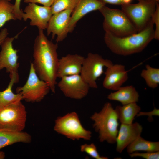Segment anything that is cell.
Listing matches in <instances>:
<instances>
[{"label":"cell","instance_id":"cell-1","mask_svg":"<svg viewBox=\"0 0 159 159\" xmlns=\"http://www.w3.org/2000/svg\"><path fill=\"white\" fill-rule=\"evenodd\" d=\"M58 45L49 40L43 30L38 29L33 46V61L35 71L39 78L47 82L50 90L55 92L57 72L59 59Z\"/></svg>","mask_w":159,"mask_h":159},{"label":"cell","instance_id":"cell-2","mask_svg":"<svg viewBox=\"0 0 159 159\" xmlns=\"http://www.w3.org/2000/svg\"><path fill=\"white\" fill-rule=\"evenodd\" d=\"M104 40L109 49L114 53L126 56L143 50L154 39V24L151 19L140 32L127 36H116L105 31Z\"/></svg>","mask_w":159,"mask_h":159},{"label":"cell","instance_id":"cell-3","mask_svg":"<svg viewBox=\"0 0 159 159\" xmlns=\"http://www.w3.org/2000/svg\"><path fill=\"white\" fill-rule=\"evenodd\" d=\"M90 118L94 122L93 127L98 133L100 142L116 143L118 131V119L111 103H106L100 112H95Z\"/></svg>","mask_w":159,"mask_h":159},{"label":"cell","instance_id":"cell-4","mask_svg":"<svg viewBox=\"0 0 159 159\" xmlns=\"http://www.w3.org/2000/svg\"><path fill=\"white\" fill-rule=\"evenodd\" d=\"M99 11L104 18L103 26L105 31H109L120 37L138 32L133 24L122 10L111 8L105 5Z\"/></svg>","mask_w":159,"mask_h":159},{"label":"cell","instance_id":"cell-5","mask_svg":"<svg viewBox=\"0 0 159 159\" xmlns=\"http://www.w3.org/2000/svg\"><path fill=\"white\" fill-rule=\"evenodd\" d=\"M136 4L121 6V10L133 24L138 32L143 29L150 21L158 2L154 0H140Z\"/></svg>","mask_w":159,"mask_h":159},{"label":"cell","instance_id":"cell-6","mask_svg":"<svg viewBox=\"0 0 159 159\" xmlns=\"http://www.w3.org/2000/svg\"><path fill=\"white\" fill-rule=\"evenodd\" d=\"M54 130L73 140L80 139L89 140L92 137V132L84 128L75 112L57 117L55 121Z\"/></svg>","mask_w":159,"mask_h":159},{"label":"cell","instance_id":"cell-7","mask_svg":"<svg viewBox=\"0 0 159 159\" xmlns=\"http://www.w3.org/2000/svg\"><path fill=\"white\" fill-rule=\"evenodd\" d=\"M50 90L49 86L46 82L40 79L34 68L32 62L27 80L22 87L16 89L17 93L22 95L23 100L31 102H38L42 100Z\"/></svg>","mask_w":159,"mask_h":159},{"label":"cell","instance_id":"cell-8","mask_svg":"<svg viewBox=\"0 0 159 159\" xmlns=\"http://www.w3.org/2000/svg\"><path fill=\"white\" fill-rule=\"evenodd\" d=\"M27 112L21 102L0 107V128L21 131L25 127Z\"/></svg>","mask_w":159,"mask_h":159},{"label":"cell","instance_id":"cell-9","mask_svg":"<svg viewBox=\"0 0 159 159\" xmlns=\"http://www.w3.org/2000/svg\"><path fill=\"white\" fill-rule=\"evenodd\" d=\"M113 64L111 61L104 59L97 54L89 53L85 58L80 75L90 88H97L96 80L104 72V68Z\"/></svg>","mask_w":159,"mask_h":159},{"label":"cell","instance_id":"cell-10","mask_svg":"<svg viewBox=\"0 0 159 159\" xmlns=\"http://www.w3.org/2000/svg\"><path fill=\"white\" fill-rule=\"evenodd\" d=\"M7 37L1 44L0 52V71L3 68L9 73L10 79L14 80L16 83L19 80L18 68L19 64L18 62V51L13 46L14 39L18 36Z\"/></svg>","mask_w":159,"mask_h":159},{"label":"cell","instance_id":"cell-11","mask_svg":"<svg viewBox=\"0 0 159 159\" xmlns=\"http://www.w3.org/2000/svg\"><path fill=\"white\" fill-rule=\"evenodd\" d=\"M61 79L57 86L66 97L80 100L87 95L90 87L80 74L65 76Z\"/></svg>","mask_w":159,"mask_h":159},{"label":"cell","instance_id":"cell-12","mask_svg":"<svg viewBox=\"0 0 159 159\" xmlns=\"http://www.w3.org/2000/svg\"><path fill=\"white\" fill-rule=\"evenodd\" d=\"M73 9L64 10L52 14L46 28L48 36L52 34V39L55 35L57 42L63 41L69 33V24Z\"/></svg>","mask_w":159,"mask_h":159},{"label":"cell","instance_id":"cell-13","mask_svg":"<svg viewBox=\"0 0 159 159\" xmlns=\"http://www.w3.org/2000/svg\"><path fill=\"white\" fill-rule=\"evenodd\" d=\"M23 12L22 17L24 21L29 19L30 25L43 30L46 29L53 14L50 7L41 6L33 3H29Z\"/></svg>","mask_w":159,"mask_h":159},{"label":"cell","instance_id":"cell-14","mask_svg":"<svg viewBox=\"0 0 159 159\" xmlns=\"http://www.w3.org/2000/svg\"><path fill=\"white\" fill-rule=\"evenodd\" d=\"M143 127L138 122L131 124H121L116 138V150L121 153L127 147L141 135Z\"/></svg>","mask_w":159,"mask_h":159},{"label":"cell","instance_id":"cell-15","mask_svg":"<svg viewBox=\"0 0 159 159\" xmlns=\"http://www.w3.org/2000/svg\"><path fill=\"white\" fill-rule=\"evenodd\" d=\"M103 87L107 89L116 91L128 79V74L125 66L121 64H113L107 67L104 72Z\"/></svg>","mask_w":159,"mask_h":159},{"label":"cell","instance_id":"cell-16","mask_svg":"<svg viewBox=\"0 0 159 159\" xmlns=\"http://www.w3.org/2000/svg\"><path fill=\"white\" fill-rule=\"evenodd\" d=\"M84 59L81 55L70 54L59 59L57 78L80 74Z\"/></svg>","mask_w":159,"mask_h":159},{"label":"cell","instance_id":"cell-17","mask_svg":"<svg viewBox=\"0 0 159 159\" xmlns=\"http://www.w3.org/2000/svg\"><path fill=\"white\" fill-rule=\"evenodd\" d=\"M105 5L100 0H78L71 14L69 33L73 31L77 22L86 14L93 11L99 10Z\"/></svg>","mask_w":159,"mask_h":159},{"label":"cell","instance_id":"cell-18","mask_svg":"<svg viewBox=\"0 0 159 159\" xmlns=\"http://www.w3.org/2000/svg\"><path fill=\"white\" fill-rule=\"evenodd\" d=\"M31 140V135L26 132L0 128V150L14 143H29Z\"/></svg>","mask_w":159,"mask_h":159},{"label":"cell","instance_id":"cell-19","mask_svg":"<svg viewBox=\"0 0 159 159\" xmlns=\"http://www.w3.org/2000/svg\"><path fill=\"white\" fill-rule=\"evenodd\" d=\"M115 91L108 95V99L119 101L122 105L137 103L138 101L139 94L135 88L132 85L122 86Z\"/></svg>","mask_w":159,"mask_h":159},{"label":"cell","instance_id":"cell-20","mask_svg":"<svg viewBox=\"0 0 159 159\" xmlns=\"http://www.w3.org/2000/svg\"><path fill=\"white\" fill-rule=\"evenodd\" d=\"M118 120L121 124H131L135 117L140 111L141 108L136 102L122 106H117L115 109Z\"/></svg>","mask_w":159,"mask_h":159},{"label":"cell","instance_id":"cell-21","mask_svg":"<svg viewBox=\"0 0 159 159\" xmlns=\"http://www.w3.org/2000/svg\"><path fill=\"white\" fill-rule=\"evenodd\" d=\"M129 153L138 151L156 152L159 151V142L147 140L139 136L127 147Z\"/></svg>","mask_w":159,"mask_h":159},{"label":"cell","instance_id":"cell-22","mask_svg":"<svg viewBox=\"0 0 159 159\" xmlns=\"http://www.w3.org/2000/svg\"><path fill=\"white\" fill-rule=\"evenodd\" d=\"M16 83L15 80L10 79V81L7 87L3 91H0V107L8 106L21 102L23 100L22 95L20 93H14L12 88Z\"/></svg>","mask_w":159,"mask_h":159},{"label":"cell","instance_id":"cell-23","mask_svg":"<svg viewBox=\"0 0 159 159\" xmlns=\"http://www.w3.org/2000/svg\"><path fill=\"white\" fill-rule=\"evenodd\" d=\"M140 76L145 81L148 87L154 89L159 84V69L151 67L149 64L145 65V69H143Z\"/></svg>","mask_w":159,"mask_h":159},{"label":"cell","instance_id":"cell-24","mask_svg":"<svg viewBox=\"0 0 159 159\" xmlns=\"http://www.w3.org/2000/svg\"><path fill=\"white\" fill-rule=\"evenodd\" d=\"M16 19L14 4L8 0H0V28L8 21Z\"/></svg>","mask_w":159,"mask_h":159},{"label":"cell","instance_id":"cell-25","mask_svg":"<svg viewBox=\"0 0 159 159\" xmlns=\"http://www.w3.org/2000/svg\"><path fill=\"white\" fill-rule=\"evenodd\" d=\"M78 0H53L50 8L52 14L68 9L73 10Z\"/></svg>","mask_w":159,"mask_h":159},{"label":"cell","instance_id":"cell-26","mask_svg":"<svg viewBox=\"0 0 159 159\" xmlns=\"http://www.w3.org/2000/svg\"><path fill=\"white\" fill-rule=\"evenodd\" d=\"M81 151L85 152L90 156L96 159H107L106 157L101 156L98 153L97 148L94 143L85 144L80 147Z\"/></svg>","mask_w":159,"mask_h":159},{"label":"cell","instance_id":"cell-27","mask_svg":"<svg viewBox=\"0 0 159 159\" xmlns=\"http://www.w3.org/2000/svg\"><path fill=\"white\" fill-rule=\"evenodd\" d=\"M131 158L140 157L145 159H158L159 151L156 152H146L145 153H139L135 152L129 154Z\"/></svg>","mask_w":159,"mask_h":159},{"label":"cell","instance_id":"cell-28","mask_svg":"<svg viewBox=\"0 0 159 159\" xmlns=\"http://www.w3.org/2000/svg\"><path fill=\"white\" fill-rule=\"evenodd\" d=\"M154 25H155L154 29V39H159V4L158 2L157 4L155 10L153 14L151 19Z\"/></svg>","mask_w":159,"mask_h":159},{"label":"cell","instance_id":"cell-29","mask_svg":"<svg viewBox=\"0 0 159 159\" xmlns=\"http://www.w3.org/2000/svg\"><path fill=\"white\" fill-rule=\"evenodd\" d=\"M142 116H147L148 117V120L150 122L153 120V116H159V110L154 107L153 110L151 111L144 112L140 111L137 114L136 116L139 117Z\"/></svg>","mask_w":159,"mask_h":159},{"label":"cell","instance_id":"cell-30","mask_svg":"<svg viewBox=\"0 0 159 159\" xmlns=\"http://www.w3.org/2000/svg\"><path fill=\"white\" fill-rule=\"evenodd\" d=\"M21 0H15L14 4V11L17 19L20 20L22 19L23 11L20 9V4Z\"/></svg>","mask_w":159,"mask_h":159},{"label":"cell","instance_id":"cell-31","mask_svg":"<svg viewBox=\"0 0 159 159\" xmlns=\"http://www.w3.org/2000/svg\"><path fill=\"white\" fill-rule=\"evenodd\" d=\"M105 3L121 6L131 3L132 0H100Z\"/></svg>","mask_w":159,"mask_h":159},{"label":"cell","instance_id":"cell-32","mask_svg":"<svg viewBox=\"0 0 159 159\" xmlns=\"http://www.w3.org/2000/svg\"><path fill=\"white\" fill-rule=\"evenodd\" d=\"M53 0H24V2L25 3H37L41 4L43 6L50 7Z\"/></svg>","mask_w":159,"mask_h":159},{"label":"cell","instance_id":"cell-33","mask_svg":"<svg viewBox=\"0 0 159 159\" xmlns=\"http://www.w3.org/2000/svg\"><path fill=\"white\" fill-rule=\"evenodd\" d=\"M9 33L6 28L2 29L0 32V46L4 40L7 37Z\"/></svg>","mask_w":159,"mask_h":159},{"label":"cell","instance_id":"cell-34","mask_svg":"<svg viewBox=\"0 0 159 159\" xmlns=\"http://www.w3.org/2000/svg\"><path fill=\"white\" fill-rule=\"evenodd\" d=\"M5 156V153L4 152L0 151V159H4Z\"/></svg>","mask_w":159,"mask_h":159},{"label":"cell","instance_id":"cell-35","mask_svg":"<svg viewBox=\"0 0 159 159\" xmlns=\"http://www.w3.org/2000/svg\"><path fill=\"white\" fill-rule=\"evenodd\" d=\"M138 1H139L140 0H138ZM155 1H156V2H159V0H154Z\"/></svg>","mask_w":159,"mask_h":159},{"label":"cell","instance_id":"cell-36","mask_svg":"<svg viewBox=\"0 0 159 159\" xmlns=\"http://www.w3.org/2000/svg\"><path fill=\"white\" fill-rule=\"evenodd\" d=\"M8 0L9 1H11V0Z\"/></svg>","mask_w":159,"mask_h":159}]
</instances>
